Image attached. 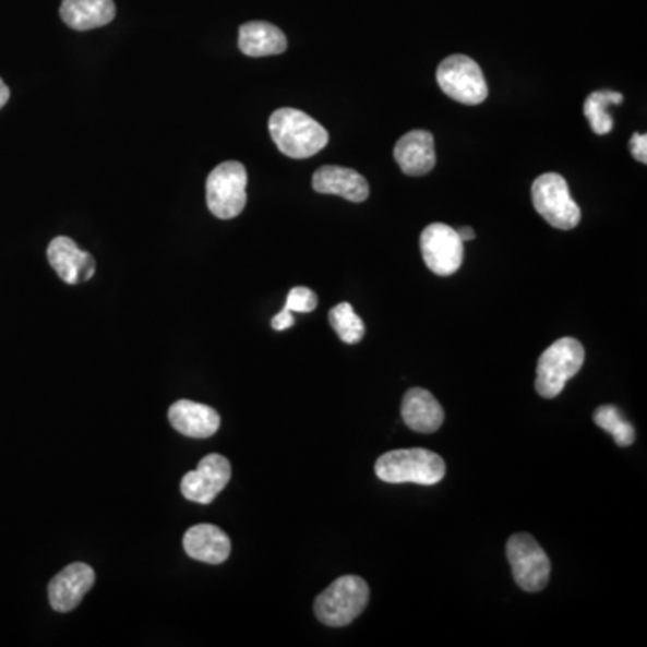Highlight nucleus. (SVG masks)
<instances>
[{"label": "nucleus", "mask_w": 647, "mask_h": 647, "mask_svg": "<svg viewBox=\"0 0 647 647\" xmlns=\"http://www.w3.org/2000/svg\"><path fill=\"white\" fill-rule=\"evenodd\" d=\"M376 477L387 484L433 486L446 475V464L430 450H393L376 460Z\"/></svg>", "instance_id": "2"}, {"label": "nucleus", "mask_w": 647, "mask_h": 647, "mask_svg": "<svg viewBox=\"0 0 647 647\" xmlns=\"http://www.w3.org/2000/svg\"><path fill=\"white\" fill-rule=\"evenodd\" d=\"M8 101H10V88L0 80V108H4Z\"/></svg>", "instance_id": "26"}, {"label": "nucleus", "mask_w": 647, "mask_h": 647, "mask_svg": "<svg viewBox=\"0 0 647 647\" xmlns=\"http://www.w3.org/2000/svg\"><path fill=\"white\" fill-rule=\"evenodd\" d=\"M369 604V585L358 576H342L315 599V615L322 624H351Z\"/></svg>", "instance_id": "4"}, {"label": "nucleus", "mask_w": 647, "mask_h": 647, "mask_svg": "<svg viewBox=\"0 0 647 647\" xmlns=\"http://www.w3.org/2000/svg\"><path fill=\"white\" fill-rule=\"evenodd\" d=\"M394 158L408 177H424L435 168V143L427 130L405 133L394 146Z\"/></svg>", "instance_id": "13"}, {"label": "nucleus", "mask_w": 647, "mask_h": 647, "mask_svg": "<svg viewBox=\"0 0 647 647\" xmlns=\"http://www.w3.org/2000/svg\"><path fill=\"white\" fill-rule=\"evenodd\" d=\"M272 139L286 157L310 158L330 143L326 128L296 108H279L268 121Z\"/></svg>", "instance_id": "1"}, {"label": "nucleus", "mask_w": 647, "mask_h": 647, "mask_svg": "<svg viewBox=\"0 0 647 647\" xmlns=\"http://www.w3.org/2000/svg\"><path fill=\"white\" fill-rule=\"evenodd\" d=\"M293 324H296V319L291 315V311L285 310V308L272 319V327H274L276 332H285V330L293 326Z\"/></svg>", "instance_id": "25"}, {"label": "nucleus", "mask_w": 647, "mask_h": 647, "mask_svg": "<svg viewBox=\"0 0 647 647\" xmlns=\"http://www.w3.org/2000/svg\"><path fill=\"white\" fill-rule=\"evenodd\" d=\"M633 157L637 158L638 163H647V137L644 133H635L630 143Z\"/></svg>", "instance_id": "24"}, {"label": "nucleus", "mask_w": 647, "mask_h": 647, "mask_svg": "<svg viewBox=\"0 0 647 647\" xmlns=\"http://www.w3.org/2000/svg\"><path fill=\"white\" fill-rule=\"evenodd\" d=\"M403 421L408 429L419 433L438 432L444 421L443 407L424 388H410L402 403Z\"/></svg>", "instance_id": "16"}, {"label": "nucleus", "mask_w": 647, "mask_h": 647, "mask_svg": "<svg viewBox=\"0 0 647 647\" xmlns=\"http://www.w3.org/2000/svg\"><path fill=\"white\" fill-rule=\"evenodd\" d=\"M513 576L522 590L541 591L551 577V560L530 535L511 536L505 547Z\"/></svg>", "instance_id": "8"}, {"label": "nucleus", "mask_w": 647, "mask_h": 647, "mask_svg": "<svg viewBox=\"0 0 647 647\" xmlns=\"http://www.w3.org/2000/svg\"><path fill=\"white\" fill-rule=\"evenodd\" d=\"M441 91L463 105H482L488 99V83L479 63L463 55L444 58L438 67Z\"/></svg>", "instance_id": "7"}, {"label": "nucleus", "mask_w": 647, "mask_h": 647, "mask_svg": "<svg viewBox=\"0 0 647 647\" xmlns=\"http://www.w3.org/2000/svg\"><path fill=\"white\" fill-rule=\"evenodd\" d=\"M240 51L247 57H274L286 51L288 41L279 27L268 22H249L240 27Z\"/></svg>", "instance_id": "19"}, {"label": "nucleus", "mask_w": 647, "mask_h": 647, "mask_svg": "<svg viewBox=\"0 0 647 647\" xmlns=\"http://www.w3.org/2000/svg\"><path fill=\"white\" fill-rule=\"evenodd\" d=\"M168 418L169 423L177 432L182 433L185 438L193 439H205L215 435L218 432L219 423H221L215 408L189 402V399H180V402L171 405Z\"/></svg>", "instance_id": "14"}, {"label": "nucleus", "mask_w": 647, "mask_h": 647, "mask_svg": "<svg viewBox=\"0 0 647 647\" xmlns=\"http://www.w3.org/2000/svg\"><path fill=\"white\" fill-rule=\"evenodd\" d=\"M316 304H319V299H316L315 291L304 288V286H297V288H291L290 293H288L285 310L291 311V313L293 311L310 313V311L315 310Z\"/></svg>", "instance_id": "23"}, {"label": "nucleus", "mask_w": 647, "mask_h": 647, "mask_svg": "<svg viewBox=\"0 0 647 647\" xmlns=\"http://www.w3.org/2000/svg\"><path fill=\"white\" fill-rule=\"evenodd\" d=\"M330 322H332L333 330L337 332L338 338L346 344H358L366 335L363 321L357 315V311L352 310L349 302H340L333 308L330 311Z\"/></svg>", "instance_id": "22"}, {"label": "nucleus", "mask_w": 647, "mask_h": 647, "mask_svg": "<svg viewBox=\"0 0 647 647\" xmlns=\"http://www.w3.org/2000/svg\"><path fill=\"white\" fill-rule=\"evenodd\" d=\"M247 182L245 166L236 160L219 164L213 169L205 185L211 213L219 219L240 216L247 205Z\"/></svg>", "instance_id": "5"}, {"label": "nucleus", "mask_w": 647, "mask_h": 647, "mask_svg": "<svg viewBox=\"0 0 647 647\" xmlns=\"http://www.w3.org/2000/svg\"><path fill=\"white\" fill-rule=\"evenodd\" d=\"M594 421H596L599 429L610 433L613 441H615L619 446H622V448L632 446V444L635 443L637 433H635V429H633L632 424L627 423L626 419L622 418L619 408L612 407V405H602V407L597 408L596 414H594Z\"/></svg>", "instance_id": "21"}, {"label": "nucleus", "mask_w": 647, "mask_h": 647, "mask_svg": "<svg viewBox=\"0 0 647 647\" xmlns=\"http://www.w3.org/2000/svg\"><path fill=\"white\" fill-rule=\"evenodd\" d=\"M60 15L76 32H91L107 26L116 16L113 0H63Z\"/></svg>", "instance_id": "18"}, {"label": "nucleus", "mask_w": 647, "mask_h": 647, "mask_svg": "<svg viewBox=\"0 0 647 647\" xmlns=\"http://www.w3.org/2000/svg\"><path fill=\"white\" fill-rule=\"evenodd\" d=\"M184 549L193 560L219 565L230 555V540L216 525H194L185 532Z\"/></svg>", "instance_id": "17"}, {"label": "nucleus", "mask_w": 647, "mask_h": 647, "mask_svg": "<svg viewBox=\"0 0 647 647\" xmlns=\"http://www.w3.org/2000/svg\"><path fill=\"white\" fill-rule=\"evenodd\" d=\"M624 97L613 91H597L586 97L585 116L597 135H607L613 130V118L608 113L610 105H622Z\"/></svg>", "instance_id": "20"}, {"label": "nucleus", "mask_w": 647, "mask_h": 647, "mask_svg": "<svg viewBox=\"0 0 647 647\" xmlns=\"http://www.w3.org/2000/svg\"><path fill=\"white\" fill-rule=\"evenodd\" d=\"M313 189L321 194H337L342 199L362 204L369 199V184L366 177L355 169L340 166H322L313 175Z\"/></svg>", "instance_id": "15"}, {"label": "nucleus", "mask_w": 647, "mask_h": 647, "mask_svg": "<svg viewBox=\"0 0 647 647\" xmlns=\"http://www.w3.org/2000/svg\"><path fill=\"white\" fill-rule=\"evenodd\" d=\"M421 254L433 274L454 276L464 260V241L450 225L432 224L421 235Z\"/></svg>", "instance_id": "9"}, {"label": "nucleus", "mask_w": 647, "mask_h": 647, "mask_svg": "<svg viewBox=\"0 0 647 647\" xmlns=\"http://www.w3.org/2000/svg\"><path fill=\"white\" fill-rule=\"evenodd\" d=\"M585 347L576 338L565 337L547 347L536 368V391L543 398L560 396L566 382L582 371Z\"/></svg>", "instance_id": "3"}, {"label": "nucleus", "mask_w": 647, "mask_h": 647, "mask_svg": "<svg viewBox=\"0 0 647 647\" xmlns=\"http://www.w3.org/2000/svg\"><path fill=\"white\" fill-rule=\"evenodd\" d=\"M230 475L232 469L229 460L224 455L211 454L200 460L199 468L185 474L180 490L191 502L211 504L229 484Z\"/></svg>", "instance_id": "10"}, {"label": "nucleus", "mask_w": 647, "mask_h": 647, "mask_svg": "<svg viewBox=\"0 0 647 647\" xmlns=\"http://www.w3.org/2000/svg\"><path fill=\"white\" fill-rule=\"evenodd\" d=\"M96 582L91 566L85 563H72L49 583V601L57 612H72L83 601Z\"/></svg>", "instance_id": "11"}, {"label": "nucleus", "mask_w": 647, "mask_h": 647, "mask_svg": "<svg viewBox=\"0 0 647 647\" xmlns=\"http://www.w3.org/2000/svg\"><path fill=\"white\" fill-rule=\"evenodd\" d=\"M457 235L463 241L475 240V230L471 227H463V229L457 230Z\"/></svg>", "instance_id": "27"}, {"label": "nucleus", "mask_w": 647, "mask_h": 647, "mask_svg": "<svg viewBox=\"0 0 647 647\" xmlns=\"http://www.w3.org/2000/svg\"><path fill=\"white\" fill-rule=\"evenodd\" d=\"M532 204L538 215L555 229L571 230L582 221V209L560 173L540 175L532 184Z\"/></svg>", "instance_id": "6"}, {"label": "nucleus", "mask_w": 647, "mask_h": 647, "mask_svg": "<svg viewBox=\"0 0 647 647\" xmlns=\"http://www.w3.org/2000/svg\"><path fill=\"white\" fill-rule=\"evenodd\" d=\"M47 257L58 277L67 285H77L88 280L96 272L93 255L77 249L76 243L67 236H58L49 243Z\"/></svg>", "instance_id": "12"}]
</instances>
